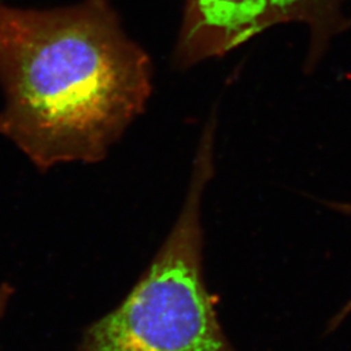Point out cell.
<instances>
[{
  "label": "cell",
  "instance_id": "6da1fadb",
  "mask_svg": "<svg viewBox=\"0 0 351 351\" xmlns=\"http://www.w3.org/2000/svg\"><path fill=\"white\" fill-rule=\"evenodd\" d=\"M0 136L38 171L97 164L145 111L152 64L108 0L0 3Z\"/></svg>",
  "mask_w": 351,
  "mask_h": 351
},
{
  "label": "cell",
  "instance_id": "7a4b0ae2",
  "mask_svg": "<svg viewBox=\"0 0 351 351\" xmlns=\"http://www.w3.org/2000/svg\"><path fill=\"white\" fill-rule=\"evenodd\" d=\"M216 117L203 129L175 226L137 284L88 326L75 351H237L203 276L202 198L213 176Z\"/></svg>",
  "mask_w": 351,
  "mask_h": 351
},
{
  "label": "cell",
  "instance_id": "3957f363",
  "mask_svg": "<svg viewBox=\"0 0 351 351\" xmlns=\"http://www.w3.org/2000/svg\"><path fill=\"white\" fill-rule=\"evenodd\" d=\"M345 0H185L175 65L186 69L223 56L264 30L288 23L310 29V66L330 39L351 25L342 11Z\"/></svg>",
  "mask_w": 351,
  "mask_h": 351
},
{
  "label": "cell",
  "instance_id": "277c9868",
  "mask_svg": "<svg viewBox=\"0 0 351 351\" xmlns=\"http://www.w3.org/2000/svg\"><path fill=\"white\" fill-rule=\"evenodd\" d=\"M328 206L332 208V210H335V211H337V213H343V215H346V216H350L351 217V203L350 202H345V203H342V202H330V203H328ZM351 313V300L348 302L343 307H342V310L339 311V314L335 316V319L332 320V323L335 324V326H339L343 320H345V317L348 316V315Z\"/></svg>",
  "mask_w": 351,
  "mask_h": 351
},
{
  "label": "cell",
  "instance_id": "5b68a950",
  "mask_svg": "<svg viewBox=\"0 0 351 351\" xmlns=\"http://www.w3.org/2000/svg\"><path fill=\"white\" fill-rule=\"evenodd\" d=\"M14 295V289L11 284L3 282L0 284V322L5 316V313L10 307V303Z\"/></svg>",
  "mask_w": 351,
  "mask_h": 351
}]
</instances>
